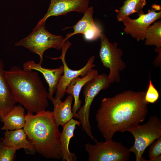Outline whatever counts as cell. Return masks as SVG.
I'll return each mask as SVG.
<instances>
[{
  "label": "cell",
  "instance_id": "obj_1",
  "mask_svg": "<svg viewBox=\"0 0 161 161\" xmlns=\"http://www.w3.org/2000/svg\"><path fill=\"white\" fill-rule=\"evenodd\" d=\"M145 92L128 90L103 98L95 115L97 127L106 140L143 122L148 113Z\"/></svg>",
  "mask_w": 161,
  "mask_h": 161
},
{
  "label": "cell",
  "instance_id": "obj_2",
  "mask_svg": "<svg viewBox=\"0 0 161 161\" xmlns=\"http://www.w3.org/2000/svg\"><path fill=\"white\" fill-rule=\"evenodd\" d=\"M4 72L16 103L32 113H38L47 108L48 92L37 72L16 66Z\"/></svg>",
  "mask_w": 161,
  "mask_h": 161
},
{
  "label": "cell",
  "instance_id": "obj_3",
  "mask_svg": "<svg viewBox=\"0 0 161 161\" xmlns=\"http://www.w3.org/2000/svg\"><path fill=\"white\" fill-rule=\"evenodd\" d=\"M27 112L25 114L23 129L28 140L36 152L47 159L61 158L59 140V126L53 112L44 110L34 115Z\"/></svg>",
  "mask_w": 161,
  "mask_h": 161
},
{
  "label": "cell",
  "instance_id": "obj_4",
  "mask_svg": "<svg viewBox=\"0 0 161 161\" xmlns=\"http://www.w3.org/2000/svg\"><path fill=\"white\" fill-rule=\"evenodd\" d=\"M45 24H37L30 35L15 44L16 46L23 47L38 55L40 58L39 63L41 65L46 50L50 48L61 50L64 43L62 36L50 33L46 28Z\"/></svg>",
  "mask_w": 161,
  "mask_h": 161
},
{
  "label": "cell",
  "instance_id": "obj_5",
  "mask_svg": "<svg viewBox=\"0 0 161 161\" xmlns=\"http://www.w3.org/2000/svg\"><path fill=\"white\" fill-rule=\"evenodd\" d=\"M133 135L135 141L129 150L134 153L136 161H145L142 155L146 148L161 137V121L157 115L151 117L145 124H138L127 130Z\"/></svg>",
  "mask_w": 161,
  "mask_h": 161
},
{
  "label": "cell",
  "instance_id": "obj_6",
  "mask_svg": "<svg viewBox=\"0 0 161 161\" xmlns=\"http://www.w3.org/2000/svg\"><path fill=\"white\" fill-rule=\"evenodd\" d=\"M111 83L108 75L105 73L99 75L87 82L83 86L84 104L80 107L74 117L79 120L82 130L95 142L97 141L92 134L89 120L91 106L94 99L100 92L108 88Z\"/></svg>",
  "mask_w": 161,
  "mask_h": 161
},
{
  "label": "cell",
  "instance_id": "obj_7",
  "mask_svg": "<svg viewBox=\"0 0 161 161\" xmlns=\"http://www.w3.org/2000/svg\"><path fill=\"white\" fill-rule=\"evenodd\" d=\"M99 56L103 66L109 69L108 75L111 83H118L120 80V72L123 70L126 64L123 61L122 49L118 47L117 42H110L106 35L101 34Z\"/></svg>",
  "mask_w": 161,
  "mask_h": 161
},
{
  "label": "cell",
  "instance_id": "obj_8",
  "mask_svg": "<svg viewBox=\"0 0 161 161\" xmlns=\"http://www.w3.org/2000/svg\"><path fill=\"white\" fill-rule=\"evenodd\" d=\"M96 143L85 145L89 161H127L129 159L130 152L120 143L111 139Z\"/></svg>",
  "mask_w": 161,
  "mask_h": 161
},
{
  "label": "cell",
  "instance_id": "obj_9",
  "mask_svg": "<svg viewBox=\"0 0 161 161\" xmlns=\"http://www.w3.org/2000/svg\"><path fill=\"white\" fill-rule=\"evenodd\" d=\"M160 10V5L154 4L146 13L138 15L137 18L132 19L129 17H127L122 21L125 27L124 32L130 35L138 41L144 40L145 32L148 27L161 18Z\"/></svg>",
  "mask_w": 161,
  "mask_h": 161
},
{
  "label": "cell",
  "instance_id": "obj_10",
  "mask_svg": "<svg viewBox=\"0 0 161 161\" xmlns=\"http://www.w3.org/2000/svg\"><path fill=\"white\" fill-rule=\"evenodd\" d=\"M71 45V43L69 41H66L62 46V54L58 58L49 57L53 60L61 59L63 64V75H61L59 79L55 96V97H58L61 99L64 97L66 93V89L72 80L79 76L81 77L85 76L91 68L95 66L93 64L95 57L93 55L89 58L86 65L82 68L75 70L70 69L66 61L65 57L67 50Z\"/></svg>",
  "mask_w": 161,
  "mask_h": 161
},
{
  "label": "cell",
  "instance_id": "obj_11",
  "mask_svg": "<svg viewBox=\"0 0 161 161\" xmlns=\"http://www.w3.org/2000/svg\"><path fill=\"white\" fill-rule=\"evenodd\" d=\"M89 0H51L47 11L38 24L45 23L51 16L64 15L76 11L84 13L89 7Z\"/></svg>",
  "mask_w": 161,
  "mask_h": 161
},
{
  "label": "cell",
  "instance_id": "obj_12",
  "mask_svg": "<svg viewBox=\"0 0 161 161\" xmlns=\"http://www.w3.org/2000/svg\"><path fill=\"white\" fill-rule=\"evenodd\" d=\"M23 68L38 71L42 74L49 86L48 99L51 100L55 92L59 79L64 72V66L55 69L43 67L41 65L33 61H28L23 64Z\"/></svg>",
  "mask_w": 161,
  "mask_h": 161
},
{
  "label": "cell",
  "instance_id": "obj_13",
  "mask_svg": "<svg viewBox=\"0 0 161 161\" xmlns=\"http://www.w3.org/2000/svg\"><path fill=\"white\" fill-rule=\"evenodd\" d=\"M4 134L3 138L0 139L5 145L17 150L23 148L27 154H34L36 152L34 146L28 140L24 129L6 131Z\"/></svg>",
  "mask_w": 161,
  "mask_h": 161
},
{
  "label": "cell",
  "instance_id": "obj_14",
  "mask_svg": "<svg viewBox=\"0 0 161 161\" xmlns=\"http://www.w3.org/2000/svg\"><path fill=\"white\" fill-rule=\"evenodd\" d=\"M79 121L72 119L62 126L63 130L60 133L59 140L61 158L63 161H74L77 157L74 153L69 149V144L71 138L74 136V131L76 126H80Z\"/></svg>",
  "mask_w": 161,
  "mask_h": 161
},
{
  "label": "cell",
  "instance_id": "obj_15",
  "mask_svg": "<svg viewBox=\"0 0 161 161\" xmlns=\"http://www.w3.org/2000/svg\"><path fill=\"white\" fill-rule=\"evenodd\" d=\"M99 75L97 70L91 68L84 77H77L72 80L67 86L65 93L72 95L74 100L72 111L74 117L81 106L82 101L79 99V95L82 88L88 81Z\"/></svg>",
  "mask_w": 161,
  "mask_h": 161
},
{
  "label": "cell",
  "instance_id": "obj_16",
  "mask_svg": "<svg viewBox=\"0 0 161 161\" xmlns=\"http://www.w3.org/2000/svg\"><path fill=\"white\" fill-rule=\"evenodd\" d=\"M73 99V96L69 95L64 102L58 97H53L51 100L54 106V117L58 126H63L74 117L71 109Z\"/></svg>",
  "mask_w": 161,
  "mask_h": 161
},
{
  "label": "cell",
  "instance_id": "obj_17",
  "mask_svg": "<svg viewBox=\"0 0 161 161\" xmlns=\"http://www.w3.org/2000/svg\"><path fill=\"white\" fill-rule=\"evenodd\" d=\"M0 121L4 123L3 130H13L22 129L25 124V109L21 105L13 107L2 116Z\"/></svg>",
  "mask_w": 161,
  "mask_h": 161
},
{
  "label": "cell",
  "instance_id": "obj_18",
  "mask_svg": "<svg viewBox=\"0 0 161 161\" xmlns=\"http://www.w3.org/2000/svg\"><path fill=\"white\" fill-rule=\"evenodd\" d=\"M4 67L3 62L0 59V121L1 117L16 103L6 79Z\"/></svg>",
  "mask_w": 161,
  "mask_h": 161
},
{
  "label": "cell",
  "instance_id": "obj_19",
  "mask_svg": "<svg viewBox=\"0 0 161 161\" xmlns=\"http://www.w3.org/2000/svg\"><path fill=\"white\" fill-rule=\"evenodd\" d=\"M146 3V0H125L119 9L115 10L117 13V19L122 21L133 13H137L138 15L144 13L142 9Z\"/></svg>",
  "mask_w": 161,
  "mask_h": 161
},
{
  "label": "cell",
  "instance_id": "obj_20",
  "mask_svg": "<svg viewBox=\"0 0 161 161\" xmlns=\"http://www.w3.org/2000/svg\"><path fill=\"white\" fill-rule=\"evenodd\" d=\"M93 7H89L84 13V16L82 18L72 27L73 32L67 34L65 38H64V43L70 37L75 35L78 34H83L88 28L95 24L93 17Z\"/></svg>",
  "mask_w": 161,
  "mask_h": 161
},
{
  "label": "cell",
  "instance_id": "obj_21",
  "mask_svg": "<svg viewBox=\"0 0 161 161\" xmlns=\"http://www.w3.org/2000/svg\"><path fill=\"white\" fill-rule=\"evenodd\" d=\"M145 44L155 46L156 49H161V21L155 22L149 26L145 34Z\"/></svg>",
  "mask_w": 161,
  "mask_h": 161
},
{
  "label": "cell",
  "instance_id": "obj_22",
  "mask_svg": "<svg viewBox=\"0 0 161 161\" xmlns=\"http://www.w3.org/2000/svg\"><path fill=\"white\" fill-rule=\"evenodd\" d=\"M17 149L5 145L0 139V161H13Z\"/></svg>",
  "mask_w": 161,
  "mask_h": 161
},
{
  "label": "cell",
  "instance_id": "obj_23",
  "mask_svg": "<svg viewBox=\"0 0 161 161\" xmlns=\"http://www.w3.org/2000/svg\"><path fill=\"white\" fill-rule=\"evenodd\" d=\"M150 145L149 152V159L146 161H161V137L154 140Z\"/></svg>",
  "mask_w": 161,
  "mask_h": 161
},
{
  "label": "cell",
  "instance_id": "obj_24",
  "mask_svg": "<svg viewBox=\"0 0 161 161\" xmlns=\"http://www.w3.org/2000/svg\"><path fill=\"white\" fill-rule=\"evenodd\" d=\"M159 94L157 90L152 84L150 77L149 84L145 96V102L148 103H154L158 99Z\"/></svg>",
  "mask_w": 161,
  "mask_h": 161
},
{
  "label": "cell",
  "instance_id": "obj_25",
  "mask_svg": "<svg viewBox=\"0 0 161 161\" xmlns=\"http://www.w3.org/2000/svg\"><path fill=\"white\" fill-rule=\"evenodd\" d=\"M102 31L96 24L88 28L83 33L85 39L88 41H93L99 38Z\"/></svg>",
  "mask_w": 161,
  "mask_h": 161
}]
</instances>
